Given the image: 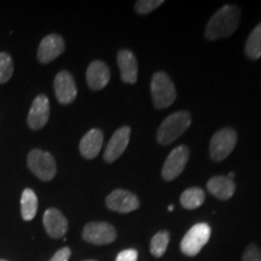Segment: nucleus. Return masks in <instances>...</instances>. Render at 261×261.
<instances>
[{"instance_id": "f257e3e1", "label": "nucleus", "mask_w": 261, "mask_h": 261, "mask_svg": "<svg viewBox=\"0 0 261 261\" xmlns=\"http://www.w3.org/2000/svg\"><path fill=\"white\" fill-rule=\"evenodd\" d=\"M241 11L234 5H225L218 10L205 27V38L208 40H218L233 34L240 24Z\"/></svg>"}, {"instance_id": "f03ea898", "label": "nucleus", "mask_w": 261, "mask_h": 261, "mask_svg": "<svg viewBox=\"0 0 261 261\" xmlns=\"http://www.w3.org/2000/svg\"><path fill=\"white\" fill-rule=\"evenodd\" d=\"M191 125V115L189 112H177L166 117L159 127L158 142L161 145H169L177 140Z\"/></svg>"}, {"instance_id": "7ed1b4c3", "label": "nucleus", "mask_w": 261, "mask_h": 261, "mask_svg": "<svg viewBox=\"0 0 261 261\" xmlns=\"http://www.w3.org/2000/svg\"><path fill=\"white\" fill-rule=\"evenodd\" d=\"M151 96L155 108L163 109L172 106L177 98L175 87L171 77L165 71H158L151 79Z\"/></svg>"}, {"instance_id": "20e7f679", "label": "nucleus", "mask_w": 261, "mask_h": 261, "mask_svg": "<svg viewBox=\"0 0 261 261\" xmlns=\"http://www.w3.org/2000/svg\"><path fill=\"white\" fill-rule=\"evenodd\" d=\"M27 165L33 174L42 181L52 180L57 173V166L54 156L40 149H34L29 152Z\"/></svg>"}, {"instance_id": "39448f33", "label": "nucleus", "mask_w": 261, "mask_h": 261, "mask_svg": "<svg viewBox=\"0 0 261 261\" xmlns=\"http://www.w3.org/2000/svg\"><path fill=\"white\" fill-rule=\"evenodd\" d=\"M212 230L210 225L205 223H198L192 226L185 233L180 243L182 254L187 256H196L201 249L208 243L211 238Z\"/></svg>"}, {"instance_id": "423d86ee", "label": "nucleus", "mask_w": 261, "mask_h": 261, "mask_svg": "<svg viewBox=\"0 0 261 261\" xmlns=\"http://www.w3.org/2000/svg\"><path fill=\"white\" fill-rule=\"evenodd\" d=\"M237 143V133L232 128H223L212 137L210 154L214 161H223L232 152Z\"/></svg>"}, {"instance_id": "0eeeda50", "label": "nucleus", "mask_w": 261, "mask_h": 261, "mask_svg": "<svg viewBox=\"0 0 261 261\" xmlns=\"http://www.w3.org/2000/svg\"><path fill=\"white\" fill-rule=\"evenodd\" d=\"M116 230L108 223H89L85 225L83 238L86 242L96 246L113 243L116 240Z\"/></svg>"}, {"instance_id": "6e6552de", "label": "nucleus", "mask_w": 261, "mask_h": 261, "mask_svg": "<svg viewBox=\"0 0 261 261\" xmlns=\"http://www.w3.org/2000/svg\"><path fill=\"white\" fill-rule=\"evenodd\" d=\"M189 160V149L185 145L177 146L168 155L162 167V177L165 180L171 181L180 175L184 171Z\"/></svg>"}, {"instance_id": "1a4fd4ad", "label": "nucleus", "mask_w": 261, "mask_h": 261, "mask_svg": "<svg viewBox=\"0 0 261 261\" xmlns=\"http://www.w3.org/2000/svg\"><path fill=\"white\" fill-rule=\"evenodd\" d=\"M107 207L110 211L117 212V213H129L138 210L139 200L138 197L132 192L122 190V189H116L106 200Z\"/></svg>"}, {"instance_id": "9d476101", "label": "nucleus", "mask_w": 261, "mask_h": 261, "mask_svg": "<svg viewBox=\"0 0 261 261\" xmlns=\"http://www.w3.org/2000/svg\"><path fill=\"white\" fill-rule=\"evenodd\" d=\"M129 136H130V128L127 126L120 127L119 129L115 130L112 139L108 143L107 149L104 150L103 159L104 161L108 163H112L116 161L117 159L121 156L129 143Z\"/></svg>"}, {"instance_id": "9b49d317", "label": "nucleus", "mask_w": 261, "mask_h": 261, "mask_svg": "<svg viewBox=\"0 0 261 261\" xmlns=\"http://www.w3.org/2000/svg\"><path fill=\"white\" fill-rule=\"evenodd\" d=\"M54 87L56 98L58 99V102L62 104L73 103L75 98H76V85H75L74 77L71 76L69 71H60L56 75V77H55Z\"/></svg>"}, {"instance_id": "f8f14e48", "label": "nucleus", "mask_w": 261, "mask_h": 261, "mask_svg": "<svg viewBox=\"0 0 261 261\" xmlns=\"http://www.w3.org/2000/svg\"><path fill=\"white\" fill-rule=\"evenodd\" d=\"M65 42L58 34H50L42 39L38 48V60L41 63H50L63 54Z\"/></svg>"}, {"instance_id": "ddd939ff", "label": "nucleus", "mask_w": 261, "mask_h": 261, "mask_svg": "<svg viewBox=\"0 0 261 261\" xmlns=\"http://www.w3.org/2000/svg\"><path fill=\"white\" fill-rule=\"evenodd\" d=\"M50 117V102L45 94H39L33 102L28 114V126L38 130L46 125Z\"/></svg>"}, {"instance_id": "4468645a", "label": "nucleus", "mask_w": 261, "mask_h": 261, "mask_svg": "<svg viewBox=\"0 0 261 261\" xmlns=\"http://www.w3.org/2000/svg\"><path fill=\"white\" fill-rule=\"evenodd\" d=\"M44 227L47 234L52 238L64 237L68 231V220L56 208H50L44 213L42 218Z\"/></svg>"}, {"instance_id": "2eb2a0df", "label": "nucleus", "mask_w": 261, "mask_h": 261, "mask_svg": "<svg viewBox=\"0 0 261 261\" xmlns=\"http://www.w3.org/2000/svg\"><path fill=\"white\" fill-rule=\"evenodd\" d=\"M86 80L91 90L98 91L104 89L110 81L109 67L102 61H93L87 68Z\"/></svg>"}, {"instance_id": "dca6fc26", "label": "nucleus", "mask_w": 261, "mask_h": 261, "mask_svg": "<svg viewBox=\"0 0 261 261\" xmlns=\"http://www.w3.org/2000/svg\"><path fill=\"white\" fill-rule=\"evenodd\" d=\"M121 79L126 84H136L138 79V62L135 55L129 50H120L117 54Z\"/></svg>"}, {"instance_id": "f3484780", "label": "nucleus", "mask_w": 261, "mask_h": 261, "mask_svg": "<svg viewBox=\"0 0 261 261\" xmlns=\"http://www.w3.org/2000/svg\"><path fill=\"white\" fill-rule=\"evenodd\" d=\"M103 140L104 135L102 130L98 128L89 130V132L83 137V139H81L80 142V154L87 160H92L94 158H97L99 151L102 150Z\"/></svg>"}, {"instance_id": "a211bd4d", "label": "nucleus", "mask_w": 261, "mask_h": 261, "mask_svg": "<svg viewBox=\"0 0 261 261\" xmlns=\"http://www.w3.org/2000/svg\"><path fill=\"white\" fill-rule=\"evenodd\" d=\"M207 189L217 198L226 201L228 198L232 197L234 191H236V184H234L233 180H231L227 177L217 175V177L210 179V181L207 184Z\"/></svg>"}, {"instance_id": "6ab92c4d", "label": "nucleus", "mask_w": 261, "mask_h": 261, "mask_svg": "<svg viewBox=\"0 0 261 261\" xmlns=\"http://www.w3.org/2000/svg\"><path fill=\"white\" fill-rule=\"evenodd\" d=\"M38 212V197L32 189H24L21 196V214L23 220L31 221Z\"/></svg>"}, {"instance_id": "aec40b11", "label": "nucleus", "mask_w": 261, "mask_h": 261, "mask_svg": "<svg viewBox=\"0 0 261 261\" xmlns=\"http://www.w3.org/2000/svg\"><path fill=\"white\" fill-rule=\"evenodd\" d=\"M205 195L201 188L187 189L180 196V203L185 210H196L204 203Z\"/></svg>"}, {"instance_id": "412c9836", "label": "nucleus", "mask_w": 261, "mask_h": 261, "mask_svg": "<svg viewBox=\"0 0 261 261\" xmlns=\"http://www.w3.org/2000/svg\"><path fill=\"white\" fill-rule=\"evenodd\" d=\"M244 51L250 60H259L261 57V23L257 24L249 34Z\"/></svg>"}, {"instance_id": "4be33fe9", "label": "nucleus", "mask_w": 261, "mask_h": 261, "mask_svg": "<svg viewBox=\"0 0 261 261\" xmlns=\"http://www.w3.org/2000/svg\"><path fill=\"white\" fill-rule=\"evenodd\" d=\"M169 243V233L167 231H160L151 238L150 242V252L156 257H161L167 250Z\"/></svg>"}, {"instance_id": "5701e85b", "label": "nucleus", "mask_w": 261, "mask_h": 261, "mask_svg": "<svg viewBox=\"0 0 261 261\" xmlns=\"http://www.w3.org/2000/svg\"><path fill=\"white\" fill-rule=\"evenodd\" d=\"M14 73V63L10 55L2 52L0 54V84H5L11 79Z\"/></svg>"}, {"instance_id": "b1692460", "label": "nucleus", "mask_w": 261, "mask_h": 261, "mask_svg": "<svg viewBox=\"0 0 261 261\" xmlns=\"http://www.w3.org/2000/svg\"><path fill=\"white\" fill-rule=\"evenodd\" d=\"M163 4L162 0H139L136 3V11L140 15H146L152 12Z\"/></svg>"}, {"instance_id": "393cba45", "label": "nucleus", "mask_w": 261, "mask_h": 261, "mask_svg": "<svg viewBox=\"0 0 261 261\" xmlns=\"http://www.w3.org/2000/svg\"><path fill=\"white\" fill-rule=\"evenodd\" d=\"M242 261H261V252L255 244H249L244 250Z\"/></svg>"}, {"instance_id": "a878e982", "label": "nucleus", "mask_w": 261, "mask_h": 261, "mask_svg": "<svg viewBox=\"0 0 261 261\" xmlns=\"http://www.w3.org/2000/svg\"><path fill=\"white\" fill-rule=\"evenodd\" d=\"M138 260V252L136 249H126L117 254L116 261H137Z\"/></svg>"}, {"instance_id": "bb28decb", "label": "nucleus", "mask_w": 261, "mask_h": 261, "mask_svg": "<svg viewBox=\"0 0 261 261\" xmlns=\"http://www.w3.org/2000/svg\"><path fill=\"white\" fill-rule=\"evenodd\" d=\"M70 248L64 247L62 249L58 250V252L55 253V255L51 257L50 261H68L70 257Z\"/></svg>"}, {"instance_id": "cd10ccee", "label": "nucleus", "mask_w": 261, "mask_h": 261, "mask_svg": "<svg viewBox=\"0 0 261 261\" xmlns=\"http://www.w3.org/2000/svg\"><path fill=\"white\" fill-rule=\"evenodd\" d=\"M227 178H228V179H231V180H232V179L234 178V173H233V172H230V173H228Z\"/></svg>"}, {"instance_id": "c85d7f7f", "label": "nucleus", "mask_w": 261, "mask_h": 261, "mask_svg": "<svg viewBox=\"0 0 261 261\" xmlns=\"http://www.w3.org/2000/svg\"><path fill=\"white\" fill-rule=\"evenodd\" d=\"M173 208H174V207H173V204H171V205H169V207H168V211H169V212H172V211H173Z\"/></svg>"}, {"instance_id": "c756f323", "label": "nucleus", "mask_w": 261, "mask_h": 261, "mask_svg": "<svg viewBox=\"0 0 261 261\" xmlns=\"http://www.w3.org/2000/svg\"><path fill=\"white\" fill-rule=\"evenodd\" d=\"M87 261H94V260H87Z\"/></svg>"}, {"instance_id": "7c9ffc66", "label": "nucleus", "mask_w": 261, "mask_h": 261, "mask_svg": "<svg viewBox=\"0 0 261 261\" xmlns=\"http://www.w3.org/2000/svg\"><path fill=\"white\" fill-rule=\"evenodd\" d=\"M0 261H6V260H0Z\"/></svg>"}]
</instances>
